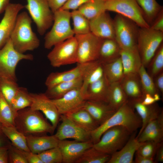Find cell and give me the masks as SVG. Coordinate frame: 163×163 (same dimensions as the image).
<instances>
[{"instance_id":"obj_15","label":"cell","mask_w":163,"mask_h":163,"mask_svg":"<svg viewBox=\"0 0 163 163\" xmlns=\"http://www.w3.org/2000/svg\"><path fill=\"white\" fill-rule=\"evenodd\" d=\"M52 100L60 115H66L83 108L86 101L81 88L73 89L60 98Z\"/></svg>"},{"instance_id":"obj_21","label":"cell","mask_w":163,"mask_h":163,"mask_svg":"<svg viewBox=\"0 0 163 163\" xmlns=\"http://www.w3.org/2000/svg\"><path fill=\"white\" fill-rule=\"evenodd\" d=\"M135 132L132 133L128 141L120 150L111 155L107 163H133L134 154L142 142L136 138Z\"/></svg>"},{"instance_id":"obj_11","label":"cell","mask_w":163,"mask_h":163,"mask_svg":"<svg viewBox=\"0 0 163 163\" xmlns=\"http://www.w3.org/2000/svg\"><path fill=\"white\" fill-rule=\"evenodd\" d=\"M47 58L54 67L77 63V42L74 36L53 46Z\"/></svg>"},{"instance_id":"obj_56","label":"cell","mask_w":163,"mask_h":163,"mask_svg":"<svg viewBox=\"0 0 163 163\" xmlns=\"http://www.w3.org/2000/svg\"><path fill=\"white\" fill-rule=\"evenodd\" d=\"M155 158V163L163 162V144L161 142L158 146L156 153Z\"/></svg>"},{"instance_id":"obj_41","label":"cell","mask_w":163,"mask_h":163,"mask_svg":"<svg viewBox=\"0 0 163 163\" xmlns=\"http://www.w3.org/2000/svg\"><path fill=\"white\" fill-rule=\"evenodd\" d=\"M149 74L153 78L163 72V44H161L147 67Z\"/></svg>"},{"instance_id":"obj_52","label":"cell","mask_w":163,"mask_h":163,"mask_svg":"<svg viewBox=\"0 0 163 163\" xmlns=\"http://www.w3.org/2000/svg\"><path fill=\"white\" fill-rule=\"evenodd\" d=\"M11 143L3 133L0 123V148L8 147Z\"/></svg>"},{"instance_id":"obj_34","label":"cell","mask_w":163,"mask_h":163,"mask_svg":"<svg viewBox=\"0 0 163 163\" xmlns=\"http://www.w3.org/2000/svg\"><path fill=\"white\" fill-rule=\"evenodd\" d=\"M128 100L120 82L110 84L108 103L116 111Z\"/></svg>"},{"instance_id":"obj_49","label":"cell","mask_w":163,"mask_h":163,"mask_svg":"<svg viewBox=\"0 0 163 163\" xmlns=\"http://www.w3.org/2000/svg\"><path fill=\"white\" fill-rule=\"evenodd\" d=\"M46 1L50 9L54 13L60 9L67 0H46Z\"/></svg>"},{"instance_id":"obj_18","label":"cell","mask_w":163,"mask_h":163,"mask_svg":"<svg viewBox=\"0 0 163 163\" xmlns=\"http://www.w3.org/2000/svg\"><path fill=\"white\" fill-rule=\"evenodd\" d=\"M105 11L89 20L91 32L103 39H115V30L113 19Z\"/></svg>"},{"instance_id":"obj_3","label":"cell","mask_w":163,"mask_h":163,"mask_svg":"<svg viewBox=\"0 0 163 163\" xmlns=\"http://www.w3.org/2000/svg\"><path fill=\"white\" fill-rule=\"evenodd\" d=\"M32 20L26 11L18 14L10 37L14 47L18 52L24 53L33 51L40 45V40L32 29Z\"/></svg>"},{"instance_id":"obj_42","label":"cell","mask_w":163,"mask_h":163,"mask_svg":"<svg viewBox=\"0 0 163 163\" xmlns=\"http://www.w3.org/2000/svg\"><path fill=\"white\" fill-rule=\"evenodd\" d=\"M16 81L0 77V91L10 105L19 87Z\"/></svg>"},{"instance_id":"obj_47","label":"cell","mask_w":163,"mask_h":163,"mask_svg":"<svg viewBox=\"0 0 163 163\" xmlns=\"http://www.w3.org/2000/svg\"><path fill=\"white\" fill-rule=\"evenodd\" d=\"M90 0H67L60 9L64 10H77L82 5Z\"/></svg>"},{"instance_id":"obj_24","label":"cell","mask_w":163,"mask_h":163,"mask_svg":"<svg viewBox=\"0 0 163 163\" xmlns=\"http://www.w3.org/2000/svg\"><path fill=\"white\" fill-rule=\"evenodd\" d=\"M30 151L38 154L51 148L58 147L59 140L54 135L51 136H26Z\"/></svg>"},{"instance_id":"obj_55","label":"cell","mask_w":163,"mask_h":163,"mask_svg":"<svg viewBox=\"0 0 163 163\" xmlns=\"http://www.w3.org/2000/svg\"><path fill=\"white\" fill-rule=\"evenodd\" d=\"M157 102L154 97L149 94H145L143 99L141 101L143 104L146 105H152Z\"/></svg>"},{"instance_id":"obj_38","label":"cell","mask_w":163,"mask_h":163,"mask_svg":"<svg viewBox=\"0 0 163 163\" xmlns=\"http://www.w3.org/2000/svg\"><path fill=\"white\" fill-rule=\"evenodd\" d=\"M111 155L104 153L93 146L87 149L75 163H107Z\"/></svg>"},{"instance_id":"obj_28","label":"cell","mask_w":163,"mask_h":163,"mask_svg":"<svg viewBox=\"0 0 163 163\" xmlns=\"http://www.w3.org/2000/svg\"><path fill=\"white\" fill-rule=\"evenodd\" d=\"M120 57L124 76L139 73L142 64L138 51H130L121 49Z\"/></svg>"},{"instance_id":"obj_7","label":"cell","mask_w":163,"mask_h":163,"mask_svg":"<svg viewBox=\"0 0 163 163\" xmlns=\"http://www.w3.org/2000/svg\"><path fill=\"white\" fill-rule=\"evenodd\" d=\"M31 54H24L16 50L10 38L0 49V77L17 81L15 70L19 62L22 60H32Z\"/></svg>"},{"instance_id":"obj_39","label":"cell","mask_w":163,"mask_h":163,"mask_svg":"<svg viewBox=\"0 0 163 163\" xmlns=\"http://www.w3.org/2000/svg\"><path fill=\"white\" fill-rule=\"evenodd\" d=\"M71 12V18L73 22L72 30L75 35L84 34L91 32L89 20L77 10Z\"/></svg>"},{"instance_id":"obj_16","label":"cell","mask_w":163,"mask_h":163,"mask_svg":"<svg viewBox=\"0 0 163 163\" xmlns=\"http://www.w3.org/2000/svg\"><path fill=\"white\" fill-rule=\"evenodd\" d=\"M91 141L59 140L58 146L62 157L63 163H75L84 152L93 146Z\"/></svg>"},{"instance_id":"obj_31","label":"cell","mask_w":163,"mask_h":163,"mask_svg":"<svg viewBox=\"0 0 163 163\" xmlns=\"http://www.w3.org/2000/svg\"><path fill=\"white\" fill-rule=\"evenodd\" d=\"M104 75L102 64L98 60L92 62L82 77L83 82L81 90L84 94L89 85L99 79Z\"/></svg>"},{"instance_id":"obj_29","label":"cell","mask_w":163,"mask_h":163,"mask_svg":"<svg viewBox=\"0 0 163 163\" xmlns=\"http://www.w3.org/2000/svg\"><path fill=\"white\" fill-rule=\"evenodd\" d=\"M82 82V77H81L71 81L62 82L47 88L44 93L51 99H57L73 89L81 88Z\"/></svg>"},{"instance_id":"obj_54","label":"cell","mask_w":163,"mask_h":163,"mask_svg":"<svg viewBox=\"0 0 163 163\" xmlns=\"http://www.w3.org/2000/svg\"><path fill=\"white\" fill-rule=\"evenodd\" d=\"M8 148H0V163H8Z\"/></svg>"},{"instance_id":"obj_23","label":"cell","mask_w":163,"mask_h":163,"mask_svg":"<svg viewBox=\"0 0 163 163\" xmlns=\"http://www.w3.org/2000/svg\"><path fill=\"white\" fill-rule=\"evenodd\" d=\"M141 142L152 141L159 143L163 140V111L156 118L149 122L136 138Z\"/></svg>"},{"instance_id":"obj_17","label":"cell","mask_w":163,"mask_h":163,"mask_svg":"<svg viewBox=\"0 0 163 163\" xmlns=\"http://www.w3.org/2000/svg\"><path fill=\"white\" fill-rule=\"evenodd\" d=\"M24 8L20 3H11L5 11L0 22V49L10 38L19 12Z\"/></svg>"},{"instance_id":"obj_53","label":"cell","mask_w":163,"mask_h":163,"mask_svg":"<svg viewBox=\"0 0 163 163\" xmlns=\"http://www.w3.org/2000/svg\"><path fill=\"white\" fill-rule=\"evenodd\" d=\"M135 158L134 163H155L154 159L149 158L142 156L136 152Z\"/></svg>"},{"instance_id":"obj_45","label":"cell","mask_w":163,"mask_h":163,"mask_svg":"<svg viewBox=\"0 0 163 163\" xmlns=\"http://www.w3.org/2000/svg\"><path fill=\"white\" fill-rule=\"evenodd\" d=\"M161 142L158 143L152 141L142 142L136 152L144 157L154 159L157 150Z\"/></svg>"},{"instance_id":"obj_13","label":"cell","mask_w":163,"mask_h":163,"mask_svg":"<svg viewBox=\"0 0 163 163\" xmlns=\"http://www.w3.org/2000/svg\"><path fill=\"white\" fill-rule=\"evenodd\" d=\"M61 121L54 135L59 140L71 139L80 142L91 141V132L81 128L66 115H60Z\"/></svg>"},{"instance_id":"obj_57","label":"cell","mask_w":163,"mask_h":163,"mask_svg":"<svg viewBox=\"0 0 163 163\" xmlns=\"http://www.w3.org/2000/svg\"><path fill=\"white\" fill-rule=\"evenodd\" d=\"M10 0H0V14L5 11L10 4Z\"/></svg>"},{"instance_id":"obj_48","label":"cell","mask_w":163,"mask_h":163,"mask_svg":"<svg viewBox=\"0 0 163 163\" xmlns=\"http://www.w3.org/2000/svg\"><path fill=\"white\" fill-rule=\"evenodd\" d=\"M150 27L154 30L163 32V9L155 19Z\"/></svg>"},{"instance_id":"obj_26","label":"cell","mask_w":163,"mask_h":163,"mask_svg":"<svg viewBox=\"0 0 163 163\" xmlns=\"http://www.w3.org/2000/svg\"><path fill=\"white\" fill-rule=\"evenodd\" d=\"M120 83L128 100L143 98L144 95L139 73L124 75Z\"/></svg>"},{"instance_id":"obj_8","label":"cell","mask_w":163,"mask_h":163,"mask_svg":"<svg viewBox=\"0 0 163 163\" xmlns=\"http://www.w3.org/2000/svg\"><path fill=\"white\" fill-rule=\"evenodd\" d=\"M131 134L123 126L112 127L105 131L99 140L93 146L98 150L111 155L124 146Z\"/></svg>"},{"instance_id":"obj_6","label":"cell","mask_w":163,"mask_h":163,"mask_svg":"<svg viewBox=\"0 0 163 163\" xmlns=\"http://www.w3.org/2000/svg\"><path fill=\"white\" fill-rule=\"evenodd\" d=\"M163 32L149 27L139 28L137 46L142 65L146 68L163 43Z\"/></svg>"},{"instance_id":"obj_36","label":"cell","mask_w":163,"mask_h":163,"mask_svg":"<svg viewBox=\"0 0 163 163\" xmlns=\"http://www.w3.org/2000/svg\"><path fill=\"white\" fill-rule=\"evenodd\" d=\"M78 10L90 20L106 11L105 0H90L80 6Z\"/></svg>"},{"instance_id":"obj_12","label":"cell","mask_w":163,"mask_h":163,"mask_svg":"<svg viewBox=\"0 0 163 163\" xmlns=\"http://www.w3.org/2000/svg\"><path fill=\"white\" fill-rule=\"evenodd\" d=\"M77 42V63H85L98 60L100 49L104 39L91 32L75 35Z\"/></svg>"},{"instance_id":"obj_44","label":"cell","mask_w":163,"mask_h":163,"mask_svg":"<svg viewBox=\"0 0 163 163\" xmlns=\"http://www.w3.org/2000/svg\"><path fill=\"white\" fill-rule=\"evenodd\" d=\"M43 163H62L63 159L58 147L53 148L38 154Z\"/></svg>"},{"instance_id":"obj_4","label":"cell","mask_w":163,"mask_h":163,"mask_svg":"<svg viewBox=\"0 0 163 163\" xmlns=\"http://www.w3.org/2000/svg\"><path fill=\"white\" fill-rule=\"evenodd\" d=\"M53 14L52 27L44 38V46L47 49L75 35L70 25L71 12L69 10L59 9Z\"/></svg>"},{"instance_id":"obj_43","label":"cell","mask_w":163,"mask_h":163,"mask_svg":"<svg viewBox=\"0 0 163 163\" xmlns=\"http://www.w3.org/2000/svg\"><path fill=\"white\" fill-rule=\"evenodd\" d=\"M139 74L144 95L149 94L154 96L156 93H159L155 86L153 78L149 74L146 68L142 65L139 69Z\"/></svg>"},{"instance_id":"obj_30","label":"cell","mask_w":163,"mask_h":163,"mask_svg":"<svg viewBox=\"0 0 163 163\" xmlns=\"http://www.w3.org/2000/svg\"><path fill=\"white\" fill-rule=\"evenodd\" d=\"M65 115L78 125L90 132L99 126L90 113L83 108Z\"/></svg>"},{"instance_id":"obj_20","label":"cell","mask_w":163,"mask_h":163,"mask_svg":"<svg viewBox=\"0 0 163 163\" xmlns=\"http://www.w3.org/2000/svg\"><path fill=\"white\" fill-rule=\"evenodd\" d=\"M143 99L128 100L129 103L136 111L142 121L141 126L136 138L149 122L157 118L163 111V109L156 102L149 105L143 104L141 101Z\"/></svg>"},{"instance_id":"obj_50","label":"cell","mask_w":163,"mask_h":163,"mask_svg":"<svg viewBox=\"0 0 163 163\" xmlns=\"http://www.w3.org/2000/svg\"><path fill=\"white\" fill-rule=\"evenodd\" d=\"M22 151L28 163H43L38 154L30 152Z\"/></svg>"},{"instance_id":"obj_22","label":"cell","mask_w":163,"mask_h":163,"mask_svg":"<svg viewBox=\"0 0 163 163\" xmlns=\"http://www.w3.org/2000/svg\"><path fill=\"white\" fill-rule=\"evenodd\" d=\"M83 108L90 113L99 126L105 122L116 111L108 103L92 100H86Z\"/></svg>"},{"instance_id":"obj_10","label":"cell","mask_w":163,"mask_h":163,"mask_svg":"<svg viewBox=\"0 0 163 163\" xmlns=\"http://www.w3.org/2000/svg\"><path fill=\"white\" fill-rule=\"evenodd\" d=\"M27 1L24 8L35 24L39 34L43 35L53 24V13L46 0H27Z\"/></svg>"},{"instance_id":"obj_5","label":"cell","mask_w":163,"mask_h":163,"mask_svg":"<svg viewBox=\"0 0 163 163\" xmlns=\"http://www.w3.org/2000/svg\"><path fill=\"white\" fill-rule=\"evenodd\" d=\"M113 21L115 39L121 49L138 51L137 38L139 26L132 20L118 14L115 17Z\"/></svg>"},{"instance_id":"obj_1","label":"cell","mask_w":163,"mask_h":163,"mask_svg":"<svg viewBox=\"0 0 163 163\" xmlns=\"http://www.w3.org/2000/svg\"><path fill=\"white\" fill-rule=\"evenodd\" d=\"M135 111L128 100L105 122L91 132V140L93 144L99 140L105 131L112 127L123 126L131 134L137 131L141 126L142 121Z\"/></svg>"},{"instance_id":"obj_25","label":"cell","mask_w":163,"mask_h":163,"mask_svg":"<svg viewBox=\"0 0 163 163\" xmlns=\"http://www.w3.org/2000/svg\"><path fill=\"white\" fill-rule=\"evenodd\" d=\"M110 85L104 75L88 86L85 93L86 100L108 103Z\"/></svg>"},{"instance_id":"obj_37","label":"cell","mask_w":163,"mask_h":163,"mask_svg":"<svg viewBox=\"0 0 163 163\" xmlns=\"http://www.w3.org/2000/svg\"><path fill=\"white\" fill-rule=\"evenodd\" d=\"M0 91V123L2 126H14L17 113Z\"/></svg>"},{"instance_id":"obj_32","label":"cell","mask_w":163,"mask_h":163,"mask_svg":"<svg viewBox=\"0 0 163 163\" xmlns=\"http://www.w3.org/2000/svg\"><path fill=\"white\" fill-rule=\"evenodd\" d=\"M102 64L104 76L110 84L121 81L124 73L120 57L111 62Z\"/></svg>"},{"instance_id":"obj_40","label":"cell","mask_w":163,"mask_h":163,"mask_svg":"<svg viewBox=\"0 0 163 163\" xmlns=\"http://www.w3.org/2000/svg\"><path fill=\"white\" fill-rule=\"evenodd\" d=\"M32 101L30 93L24 87H19L11 105L16 111L30 107Z\"/></svg>"},{"instance_id":"obj_14","label":"cell","mask_w":163,"mask_h":163,"mask_svg":"<svg viewBox=\"0 0 163 163\" xmlns=\"http://www.w3.org/2000/svg\"><path fill=\"white\" fill-rule=\"evenodd\" d=\"M32 109L41 112L55 129L60 120V114L52 99L45 93H30Z\"/></svg>"},{"instance_id":"obj_33","label":"cell","mask_w":163,"mask_h":163,"mask_svg":"<svg viewBox=\"0 0 163 163\" xmlns=\"http://www.w3.org/2000/svg\"><path fill=\"white\" fill-rule=\"evenodd\" d=\"M2 129L12 145L19 149L30 152L27 146L26 136L14 126L2 125Z\"/></svg>"},{"instance_id":"obj_2","label":"cell","mask_w":163,"mask_h":163,"mask_svg":"<svg viewBox=\"0 0 163 163\" xmlns=\"http://www.w3.org/2000/svg\"><path fill=\"white\" fill-rule=\"evenodd\" d=\"M47 120L40 111L27 107L17 111L15 127L26 136L53 135L55 129Z\"/></svg>"},{"instance_id":"obj_51","label":"cell","mask_w":163,"mask_h":163,"mask_svg":"<svg viewBox=\"0 0 163 163\" xmlns=\"http://www.w3.org/2000/svg\"><path fill=\"white\" fill-rule=\"evenodd\" d=\"M155 86L159 94H163V72L153 78Z\"/></svg>"},{"instance_id":"obj_9","label":"cell","mask_w":163,"mask_h":163,"mask_svg":"<svg viewBox=\"0 0 163 163\" xmlns=\"http://www.w3.org/2000/svg\"><path fill=\"white\" fill-rule=\"evenodd\" d=\"M106 11L115 12L132 20L140 27H149L136 0H105Z\"/></svg>"},{"instance_id":"obj_46","label":"cell","mask_w":163,"mask_h":163,"mask_svg":"<svg viewBox=\"0 0 163 163\" xmlns=\"http://www.w3.org/2000/svg\"><path fill=\"white\" fill-rule=\"evenodd\" d=\"M8 163H28L23 151L11 144L8 148Z\"/></svg>"},{"instance_id":"obj_35","label":"cell","mask_w":163,"mask_h":163,"mask_svg":"<svg viewBox=\"0 0 163 163\" xmlns=\"http://www.w3.org/2000/svg\"><path fill=\"white\" fill-rule=\"evenodd\" d=\"M141 8L145 19L150 25L163 9L156 0H136Z\"/></svg>"},{"instance_id":"obj_27","label":"cell","mask_w":163,"mask_h":163,"mask_svg":"<svg viewBox=\"0 0 163 163\" xmlns=\"http://www.w3.org/2000/svg\"><path fill=\"white\" fill-rule=\"evenodd\" d=\"M121 50L115 39H104L100 49L98 60L103 64L113 62L120 57Z\"/></svg>"},{"instance_id":"obj_19","label":"cell","mask_w":163,"mask_h":163,"mask_svg":"<svg viewBox=\"0 0 163 163\" xmlns=\"http://www.w3.org/2000/svg\"><path fill=\"white\" fill-rule=\"evenodd\" d=\"M92 62L78 63L75 67L68 71L52 72L47 77L45 85L47 88H49L62 82L71 81L82 77Z\"/></svg>"}]
</instances>
